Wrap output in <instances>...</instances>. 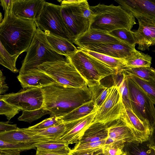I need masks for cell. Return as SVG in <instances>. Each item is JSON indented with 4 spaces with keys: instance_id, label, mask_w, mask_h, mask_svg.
Segmentation results:
<instances>
[{
    "instance_id": "obj_23",
    "label": "cell",
    "mask_w": 155,
    "mask_h": 155,
    "mask_svg": "<svg viewBox=\"0 0 155 155\" xmlns=\"http://www.w3.org/2000/svg\"><path fill=\"white\" fill-rule=\"evenodd\" d=\"M48 41L59 54L66 57L77 51L78 49L71 42L63 38L45 32Z\"/></svg>"
},
{
    "instance_id": "obj_7",
    "label": "cell",
    "mask_w": 155,
    "mask_h": 155,
    "mask_svg": "<svg viewBox=\"0 0 155 155\" xmlns=\"http://www.w3.org/2000/svg\"><path fill=\"white\" fill-rule=\"evenodd\" d=\"M61 5L46 2L39 18L35 21L37 27L45 32L74 41L63 18Z\"/></svg>"
},
{
    "instance_id": "obj_14",
    "label": "cell",
    "mask_w": 155,
    "mask_h": 155,
    "mask_svg": "<svg viewBox=\"0 0 155 155\" xmlns=\"http://www.w3.org/2000/svg\"><path fill=\"white\" fill-rule=\"evenodd\" d=\"M0 140L11 143H19L35 145L46 143L57 142L61 139L50 138L38 134L27 128H18L10 132L0 133Z\"/></svg>"
},
{
    "instance_id": "obj_47",
    "label": "cell",
    "mask_w": 155,
    "mask_h": 155,
    "mask_svg": "<svg viewBox=\"0 0 155 155\" xmlns=\"http://www.w3.org/2000/svg\"><path fill=\"white\" fill-rule=\"evenodd\" d=\"M5 77L0 71V94H5L8 90V87L5 82Z\"/></svg>"
},
{
    "instance_id": "obj_24",
    "label": "cell",
    "mask_w": 155,
    "mask_h": 155,
    "mask_svg": "<svg viewBox=\"0 0 155 155\" xmlns=\"http://www.w3.org/2000/svg\"><path fill=\"white\" fill-rule=\"evenodd\" d=\"M77 48L114 69L116 74L120 73L125 67L124 59L112 57L105 54L82 49L78 47Z\"/></svg>"
},
{
    "instance_id": "obj_38",
    "label": "cell",
    "mask_w": 155,
    "mask_h": 155,
    "mask_svg": "<svg viewBox=\"0 0 155 155\" xmlns=\"http://www.w3.org/2000/svg\"><path fill=\"white\" fill-rule=\"evenodd\" d=\"M63 123L60 117H51L45 119L39 123L28 127L30 129H42L57 125Z\"/></svg>"
},
{
    "instance_id": "obj_6",
    "label": "cell",
    "mask_w": 155,
    "mask_h": 155,
    "mask_svg": "<svg viewBox=\"0 0 155 155\" xmlns=\"http://www.w3.org/2000/svg\"><path fill=\"white\" fill-rule=\"evenodd\" d=\"M36 70L44 73L55 82L62 84L78 88L88 86L85 79L68 58L64 61L44 63L38 66L34 71Z\"/></svg>"
},
{
    "instance_id": "obj_30",
    "label": "cell",
    "mask_w": 155,
    "mask_h": 155,
    "mask_svg": "<svg viewBox=\"0 0 155 155\" xmlns=\"http://www.w3.org/2000/svg\"><path fill=\"white\" fill-rule=\"evenodd\" d=\"M121 72L125 75H133L146 81L155 79V69L151 67H124Z\"/></svg>"
},
{
    "instance_id": "obj_43",
    "label": "cell",
    "mask_w": 155,
    "mask_h": 155,
    "mask_svg": "<svg viewBox=\"0 0 155 155\" xmlns=\"http://www.w3.org/2000/svg\"><path fill=\"white\" fill-rule=\"evenodd\" d=\"M79 5L83 16L89 20L91 22L93 17L94 14L93 12L90 8V6L87 0H83Z\"/></svg>"
},
{
    "instance_id": "obj_36",
    "label": "cell",
    "mask_w": 155,
    "mask_h": 155,
    "mask_svg": "<svg viewBox=\"0 0 155 155\" xmlns=\"http://www.w3.org/2000/svg\"><path fill=\"white\" fill-rule=\"evenodd\" d=\"M21 110L18 107L0 99V114L4 115L9 121Z\"/></svg>"
},
{
    "instance_id": "obj_44",
    "label": "cell",
    "mask_w": 155,
    "mask_h": 155,
    "mask_svg": "<svg viewBox=\"0 0 155 155\" xmlns=\"http://www.w3.org/2000/svg\"><path fill=\"white\" fill-rule=\"evenodd\" d=\"M102 152V148L87 150H75L71 149L68 155H97Z\"/></svg>"
},
{
    "instance_id": "obj_41",
    "label": "cell",
    "mask_w": 155,
    "mask_h": 155,
    "mask_svg": "<svg viewBox=\"0 0 155 155\" xmlns=\"http://www.w3.org/2000/svg\"><path fill=\"white\" fill-rule=\"evenodd\" d=\"M124 144L105 146L102 148V153L104 155H120L123 153Z\"/></svg>"
},
{
    "instance_id": "obj_26",
    "label": "cell",
    "mask_w": 155,
    "mask_h": 155,
    "mask_svg": "<svg viewBox=\"0 0 155 155\" xmlns=\"http://www.w3.org/2000/svg\"><path fill=\"white\" fill-rule=\"evenodd\" d=\"M123 151L127 155H150L151 146L148 140L127 142L124 144Z\"/></svg>"
},
{
    "instance_id": "obj_4",
    "label": "cell",
    "mask_w": 155,
    "mask_h": 155,
    "mask_svg": "<svg viewBox=\"0 0 155 155\" xmlns=\"http://www.w3.org/2000/svg\"><path fill=\"white\" fill-rule=\"evenodd\" d=\"M67 59L66 57L59 54L51 46L45 32L37 28L23 61L19 74L34 71L38 66L46 62Z\"/></svg>"
},
{
    "instance_id": "obj_1",
    "label": "cell",
    "mask_w": 155,
    "mask_h": 155,
    "mask_svg": "<svg viewBox=\"0 0 155 155\" xmlns=\"http://www.w3.org/2000/svg\"><path fill=\"white\" fill-rule=\"evenodd\" d=\"M41 89L44 98L43 107L50 112L51 117H63L92 99L88 86L75 88L55 82Z\"/></svg>"
},
{
    "instance_id": "obj_28",
    "label": "cell",
    "mask_w": 155,
    "mask_h": 155,
    "mask_svg": "<svg viewBox=\"0 0 155 155\" xmlns=\"http://www.w3.org/2000/svg\"><path fill=\"white\" fill-rule=\"evenodd\" d=\"M117 79L113 78L114 85L116 86L121 96L124 106L132 110L127 78L121 72L115 74Z\"/></svg>"
},
{
    "instance_id": "obj_18",
    "label": "cell",
    "mask_w": 155,
    "mask_h": 155,
    "mask_svg": "<svg viewBox=\"0 0 155 155\" xmlns=\"http://www.w3.org/2000/svg\"><path fill=\"white\" fill-rule=\"evenodd\" d=\"M120 5L134 17L155 18V0H117Z\"/></svg>"
},
{
    "instance_id": "obj_11",
    "label": "cell",
    "mask_w": 155,
    "mask_h": 155,
    "mask_svg": "<svg viewBox=\"0 0 155 155\" xmlns=\"http://www.w3.org/2000/svg\"><path fill=\"white\" fill-rule=\"evenodd\" d=\"M79 3L61 6L63 18L74 41L90 27V21L83 16Z\"/></svg>"
},
{
    "instance_id": "obj_17",
    "label": "cell",
    "mask_w": 155,
    "mask_h": 155,
    "mask_svg": "<svg viewBox=\"0 0 155 155\" xmlns=\"http://www.w3.org/2000/svg\"><path fill=\"white\" fill-rule=\"evenodd\" d=\"M98 110L83 118L67 123V130L60 139L66 142L68 145L78 143L85 130L93 122Z\"/></svg>"
},
{
    "instance_id": "obj_51",
    "label": "cell",
    "mask_w": 155,
    "mask_h": 155,
    "mask_svg": "<svg viewBox=\"0 0 155 155\" xmlns=\"http://www.w3.org/2000/svg\"><path fill=\"white\" fill-rule=\"evenodd\" d=\"M150 155H155V147L151 146V152Z\"/></svg>"
},
{
    "instance_id": "obj_3",
    "label": "cell",
    "mask_w": 155,
    "mask_h": 155,
    "mask_svg": "<svg viewBox=\"0 0 155 155\" xmlns=\"http://www.w3.org/2000/svg\"><path fill=\"white\" fill-rule=\"evenodd\" d=\"M90 7L94 16L89 29L108 33L121 28L131 30L134 25L137 24L135 17L120 5L99 4Z\"/></svg>"
},
{
    "instance_id": "obj_5",
    "label": "cell",
    "mask_w": 155,
    "mask_h": 155,
    "mask_svg": "<svg viewBox=\"0 0 155 155\" xmlns=\"http://www.w3.org/2000/svg\"><path fill=\"white\" fill-rule=\"evenodd\" d=\"M65 57L85 79L88 87L100 84L102 79L116 74L114 69L79 49Z\"/></svg>"
},
{
    "instance_id": "obj_29",
    "label": "cell",
    "mask_w": 155,
    "mask_h": 155,
    "mask_svg": "<svg viewBox=\"0 0 155 155\" xmlns=\"http://www.w3.org/2000/svg\"><path fill=\"white\" fill-rule=\"evenodd\" d=\"M30 130L46 137L60 139L67 130V123H62L57 125L42 129H30Z\"/></svg>"
},
{
    "instance_id": "obj_33",
    "label": "cell",
    "mask_w": 155,
    "mask_h": 155,
    "mask_svg": "<svg viewBox=\"0 0 155 155\" xmlns=\"http://www.w3.org/2000/svg\"><path fill=\"white\" fill-rule=\"evenodd\" d=\"M125 75L129 77L139 85L146 93L155 105V79L146 81L133 75Z\"/></svg>"
},
{
    "instance_id": "obj_12",
    "label": "cell",
    "mask_w": 155,
    "mask_h": 155,
    "mask_svg": "<svg viewBox=\"0 0 155 155\" xmlns=\"http://www.w3.org/2000/svg\"><path fill=\"white\" fill-rule=\"evenodd\" d=\"M139 27L134 32L137 48L141 51L149 50L155 45V18L150 17H137Z\"/></svg>"
},
{
    "instance_id": "obj_55",
    "label": "cell",
    "mask_w": 155,
    "mask_h": 155,
    "mask_svg": "<svg viewBox=\"0 0 155 155\" xmlns=\"http://www.w3.org/2000/svg\"><path fill=\"white\" fill-rule=\"evenodd\" d=\"M123 155V153H122V154H121V155Z\"/></svg>"
},
{
    "instance_id": "obj_8",
    "label": "cell",
    "mask_w": 155,
    "mask_h": 155,
    "mask_svg": "<svg viewBox=\"0 0 155 155\" xmlns=\"http://www.w3.org/2000/svg\"><path fill=\"white\" fill-rule=\"evenodd\" d=\"M125 75L127 78L132 110L141 120L148 125L151 131L155 126L154 104L139 85L129 77Z\"/></svg>"
},
{
    "instance_id": "obj_15",
    "label": "cell",
    "mask_w": 155,
    "mask_h": 155,
    "mask_svg": "<svg viewBox=\"0 0 155 155\" xmlns=\"http://www.w3.org/2000/svg\"><path fill=\"white\" fill-rule=\"evenodd\" d=\"M135 46L123 42L118 43H102L78 47L112 57L125 59L137 52L138 51L136 49Z\"/></svg>"
},
{
    "instance_id": "obj_10",
    "label": "cell",
    "mask_w": 155,
    "mask_h": 155,
    "mask_svg": "<svg viewBox=\"0 0 155 155\" xmlns=\"http://www.w3.org/2000/svg\"><path fill=\"white\" fill-rule=\"evenodd\" d=\"M124 106L117 87L113 85L105 100L99 107L93 121L107 124L120 118Z\"/></svg>"
},
{
    "instance_id": "obj_31",
    "label": "cell",
    "mask_w": 155,
    "mask_h": 155,
    "mask_svg": "<svg viewBox=\"0 0 155 155\" xmlns=\"http://www.w3.org/2000/svg\"><path fill=\"white\" fill-rule=\"evenodd\" d=\"M91 95L92 100L99 107L104 102L111 88L104 86L101 84L89 87Z\"/></svg>"
},
{
    "instance_id": "obj_22",
    "label": "cell",
    "mask_w": 155,
    "mask_h": 155,
    "mask_svg": "<svg viewBox=\"0 0 155 155\" xmlns=\"http://www.w3.org/2000/svg\"><path fill=\"white\" fill-rule=\"evenodd\" d=\"M108 137V128L107 124L98 122H93L85 130L78 143L91 142L106 140Z\"/></svg>"
},
{
    "instance_id": "obj_52",
    "label": "cell",
    "mask_w": 155,
    "mask_h": 155,
    "mask_svg": "<svg viewBox=\"0 0 155 155\" xmlns=\"http://www.w3.org/2000/svg\"><path fill=\"white\" fill-rule=\"evenodd\" d=\"M97 155H104L103 154V153H100L99 154H97Z\"/></svg>"
},
{
    "instance_id": "obj_13",
    "label": "cell",
    "mask_w": 155,
    "mask_h": 155,
    "mask_svg": "<svg viewBox=\"0 0 155 155\" xmlns=\"http://www.w3.org/2000/svg\"><path fill=\"white\" fill-rule=\"evenodd\" d=\"M107 125L108 137L105 146L118 145L127 142L139 141L122 116Z\"/></svg>"
},
{
    "instance_id": "obj_50",
    "label": "cell",
    "mask_w": 155,
    "mask_h": 155,
    "mask_svg": "<svg viewBox=\"0 0 155 155\" xmlns=\"http://www.w3.org/2000/svg\"><path fill=\"white\" fill-rule=\"evenodd\" d=\"M148 141L151 146L155 147V126L151 131Z\"/></svg>"
},
{
    "instance_id": "obj_45",
    "label": "cell",
    "mask_w": 155,
    "mask_h": 155,
    "mask_svg": "<svg viewBox=\"0 0 155 155\" xmlns=\"http://www.w3.org/2000/svg\"><path fill=\"white\" fill-rule=\"evenodd\" d=\"M18 128L16 124H9L8 121L0 122V133L11 131Z\"/></svg>"
},
{
    "instance_id": "obj_35",
    "label": "cell",
    "mask_w": 155,
    "mask_h": 155,
    "mask_svg": "<svg viewBox=\"0 0 155 155\" xmlns=\"http://www.w3.org/2000/svg\"><path fill=\"white\" fill-rule=\"evenodd\" d=\"M111 35L129 44L135 45L134 32L125 28L117 29L108 33Z\"/></svg>"
},
{
    "instance_id": "obj_9",
    "label": "cell",
    "mask_w": 155,
    "mask_h": 155,
    "mask_svg": "<svg viewBox=\"0 0 155 155\" xmlns=\"http://www.w3.org/2000/svg\"><path fill=\"white\" fill-rule=\"evenodd\" d=\"M0 99L19 108L29 111L43 107L44 96L41 88L31 87L16 93L0 95Z\"/></svg>"
},
{
    "instance_id": "obj_49",
    "label": "cell",
    "mask_w": 155,
    "mask_h": 155,
    "mask_svg": "<svg viewBox=\"0 0 155 155\" xmlns=\"http://www.w3.org/2000/svg\"><path fill=\"white\" fill-rule=\"evenodd\" d=\"M83 0H58L61 3V5L63 6L66 5L79 4Z\"/></svg>"
},
{
    "instance_id": "obj_25",
    "label": "cell",
    "mask_w": 155,
    "mask_h": 155,
    "mask_svg": "<svg viewBox=\"0 0 155 155\" xmlns=\"http://www.w3.org/2000/svg\"><path fill=\"white\" fill-rule=\"evenodd\" d=\"M99 107L91 100L75 108L64 116L60 117L63 123H66L83 118L98 110Z\"/></svg>"
},
{
    "instance_id": "obj_53",
    "label": "cell",
    "mask_w": 155,
    "mask_h": 155,
    "mask_svg": "<svg viewBox=\"0 0 155 155\" xmlns=\"http://www.w3.org/2000/svg\"><path fill=\"white\" fill-rule=\"evenodd\" d=\"M152 51L155 53V50H154Z\"/></svg>"
},
{
    "instance_id": "obj_39",
    "label": "cell",
    "mask_w": 155,
    "mask_h": 155,
    "mask_svg": "<svg viewBox=\"0 0 155 155\" xmlns=\"http://www.w3.org/2000/svg\"><path fill=\"white\" fill-rule=\"evenodd\" d=\"M106 140L76 143L72 149L75 150H87L103 148L105 146Z\"/></svg>"
},
{
    "instance_id": "obj_27",
    "label": "cell",
    "mask_w": 155,
    "mask_h": 155,
    "mask_svg": "<svg viewBox=\"0 0 155 155\" xmlns=\"http://www.w3.org/2000/svg\"><path fill=\"white\" fill-rule=\"evenodd\" d=\"M124 59V67L135 68L150 67L152 58L148 54L138 51L135 54Z\"/></svg>"
},
{
    "instance_id": "obj_37",
    "label": "cell",
    "mask_w": 155,
    "mask_h": 155,
    "mask_svg": "<svg viewBox=\"0 0 155 155\" xmlns=\"http://www.w3.org/2000/svg\"><path fill=\"white\" fill-rule=\"evenodd\" d=\"M34 145L19 143H11L0 140V149H11L20 152L36 149Z\"/></svg>"
},
{
    "instance_id": "obj_19",
    "label": "cell",
    "mask_w": 155,
    "mask_h": 155,
    "mask_svg": "<svg viewBox=\"0 0 155 155\" xmlns=\"http://www.w3.org/2000/svg\"><path fill=\"white\" fill-rule=\"evenodd\" d=\"M124 42L108 33L99 30L89 29L76 39L74 43L79 47L102 43H118Z\"/></svg>"
},
{
    "instance_id": "obj_32",
    "label": "cell",
    "mask_w": 155,
    "mask_h": 155,
    "mask_svg": "<svg viewBox=\"0 0 155 155\" xmlns=\"http://www.w3.org/2000/svg\"><path fill=\"white\" fill-rule=\"evenodd\" d=\"M0 45V64L10 70L14 73H17L19 70L16 67V62L20 55H12L5 49L1 43Z\"/></svg>"
},
{
    "instance_id": "obj_46",
    "label": "cell",
    "mask_w": 155,
    "mask_h": 155,
    "mask_svg": "<svg viewBox=\"0 0 155 155\" xmlns=\"http://www.w3.org/2000/svg\"><path fill=\"white\" fill-rule=\"evenodd\" d=\"M1 5L5 11L4 14H7L12 12L13 0H1Z\"/></svg>"
},
{
    "instance_id": "obj_54",
    "label": "cell",
    "mask_w": 155,
    "mask_h": 155,
    "mask_svg": "<svg viewBox=\"0 0 155 155\" xmlns=\"http://www.w3.org/2000/svg\"><path fill=\"white\" fill-rule=\"evenodd\" d=\"M123 155H127L126 153H124L123 152Z\"/></svg>"
},
{
    "instance_id": "obj_34",
    "label": "cell",
    "mask_w": 155,
    "mask_h": 155,
    "mask_svg": "<svg viewBox=\"0 0 155 155\" xmlns=\"http://www.w3.org/2000/svg\"><path fill=\"white\" fill-rule=\"evenodd\" d=\"M47 114H50V112L43 107L32 110H23L22 115L18 119L19 120L31 123Z\"/></svg>"
},
{
    "instance_id": "obj_48",
    "label": "cell",
    "mask_w": 155,
    "mask_h": 155,
    "mask_svg": "<svg viewBox=\"0 0 155 155\" xmlns=\"http://www.w3.org/2000/svg\"><path fill=\"white\" fill-rule=\"evenodd\" d=\"M21 152L11 149H0V155H20Z\"/></svg>"
},
{
    "instance_id": "obj_16",
    "label": "cell",
    "mask_w": 155,
    "mask_h": 155,
    "mask_svg": "<svg viewBox=\"0 0 155 155\" xmlns=\"http://www.w3.org/2000/svg\"><path fill=\"white\" fill-rule=\"evenodd\" d=\"M46 2L44 0H13L12 12L18 18L35 21Z\"/></svg>"
},
{
    "instance_id": "obj_42",
    "label": "cell",
    "mask_w": 155,
    "mask_h": 155,
    "mask_svg": "<svg viewBox=\"0 0 155 155\" xmlns=\"http://www.w3.org/2000/svg\"><path fill=\"white\" fill-rule=\"evenodd\" d=\"M71 150L69 147L61 150H48L37 148L36 155H68Z\"/></svg>"
},
{
    "instance_id": "obj_2",
    "label": "cell",
    "mask_w": 155,
    "mask_h": 155,
    "mask_svg": "<svg viewBox=\"0 0 155 155\" xmlns=\"http://www.w3.org/2000/svg\"><path fill=\"white\" fill-rule=\"evenodd\" d=\"M34 21L4 14L0 23V42L11 55L27 51L37 30Z\"/></svg>"
},
{
    "instance_id": "obj_21",
    "label": "cell",
    "mask_w": 155,
    "mask_h": 155,
    "mask_svg": "<svg viewBox=\"0 0 155 155\" xmlns=\"http://www.w3.org/2000/svg\"><path fill=\"white\" fill-rule=\"evenodd\" d=\"M17 78L24 89L31 87L42 88L55 82L51 77L38 70L19 74Z\"/></svg>"
},
{
    "instance_id": "obj_20",
    "label": "cell",
    "mask_w": 155,
    "mask_h": 155,
    "mask_svg": "<svg viewBox=\"0 0 155 155\" xmlns=\"http://www.w3.org/2000/svg\"><path fill=\"white\" fill-rule=\"evenodd\" d=\"M121 116L139 141L148 140L151 132L149 126L141 120L132 110L124 106V113Z\"/></svg>"
},
{
    "instance_id": "obj_40",
    "label": "cell",
    "mask_w": 155,
    "mask_h": 155,
    "mask_svg": "<svg viewBox=\"0 0 155 155\" xmlns=\"http://www.w3.org/2000/svg\"><path fill=\"white\" fill-rule=\"evenodd\" d=\"M37 148L48 150H59L68 147L67 142L63 140L57 142L43 143L36 144Z\"/></svg>"
}]
</instances>
